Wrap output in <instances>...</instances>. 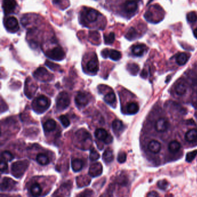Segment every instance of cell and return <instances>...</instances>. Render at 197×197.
Masks as SVG:
<instances>
[{
  "label": "cell",
  "mask_w": 197,
  "mask_h": 197,
  "mask_svg": "<svg viewBox=\"0 0 197 197\" xmlns=\"http://www.w3.org/2000/svg\"><path fill=\"white\" fill-rule=\"evenodd\" d=\"M50 102L48 97L42 95L35 99L33 103L34 110L38 113L45 112L50 107Z\"/></svg>",
  "instance_id": "obj_1"
},
{
  "label": "cell",
  "mask_w": 197,
  "mask_h": 197,
  "mask_svg": "<svg viewBox=\"0 0 197 197\" xmlns=\"http://www.w3.org/2000/svg\"><path fill=\"white\" fill-rule=\"evenodd\" d=\"M29 166L27 160L17 161L13 163L11 166V172L13 176L20 178L22 176Z\"/></svg>",
  "instance_id": "obj_2"
},
{
  "label": "cell",
  "mask_w": 197,
  "mask_h": 197,
  "mask_svg": "<svg viewBox=\"0 0 197 197\" xmlns=\"http://www.w3.org/2000/svg\"><path fill=\"white\" fill-rule=\"evenodd\" d=\"M70 96L66 92L62 91L58 95L56 98V108L58 111H62L70 106Z\"/></svg>",
  "instance_id": "obj_3"
},
{
  "label": "cell",
  "mask_w": 197,
  "mask_h": 197,
  "mask_svg": "<svg viewBox=\"0 0 197 197\" xmlns=\"http://www.w3.org/2000/svg\"><path fill=\"white\" fill-rule=\"evenodd\" d=\"M34 76L38 80L42 82H49L53 79V76L44 67H39L37 69L33 74Z\"/></svg>",
  "instance_id": "obj_4"
},
{
  "label": "cell",
  "mask_w": 197,
  "mask_h": 197,
  "mask_svg": "<svg viewBox=\"0 0 197 197\" xmlns=\"http://www.w3.org/2000/svg\"><path fill=\"white\" fill-rule=\"evenodd\" d=\"M46 55L48 57L56 61H61L66 56L64 51L61 47L54 48L53 49L48 51Z\"/></svg>",
  "instance_id": "obj_5"
},
{
  "label": "cell",
  "mask_w": 197,
  "mask_h": 197,
  "mask_svg": "<svg viewBox=\"0 0 197 197\" xmlns=\"http://www.w3.org/2000/svg\"><path fill=\"white\" fill-rule=\"evenodd\" d=\"M5 28L10 32H16L19 30V22L16 18L13 16L9 17L5 23Z\"/></svg>",
  "instance_id": "obj_6"
},
{
  "label": "cell",
  "mask_w": 197,
  "mask_h": 197,
  "mask_svg": "<svg viewBox=\"0 0 197 197\" xmlns=\"http://www.w3.org/2000/svg\"><path fill=\"white\" fill-rule=\"evenodd\" d=\"M38 87L35 85V84L31 82L30 81V79H27L26 80V82L25 83V93L28 98H32L34 94L35 93Z\"/></svg>",
  "instance_id": "obj_7"
},
{
  "label": "cell",
  "mask_w": 197,
  "mask_h": 197,
  "mask_svg": "<svg viewBox=\"0 0 197 197\" xmlns=\"http://www.w3.org/2000/svg\"><path fill=\"white\" fill-rule=\"evenodd\" d=\"M75 101L78 107H85L89 103L90 99L87 94L83 92H79L75 97Z\"/></svg>",
  "instance_id": "obj_8"
},
{
  "label": "cell",
  "mask_w": 197,
  "mask_h": 197,
  "mask_svg": "<svg viewBox=\"0 0 197 197\" xmlns=\"http://www.w3.org/2000/svg\"><path fill=\"white\" fill-rule=\"evenodd\" d=\"M169 123L168 120L165 118H160L156 121L155 128L156 131L160 132H163L168 130Z\"/></svg>",
  "instance_id": "obj_9"
},
{
  "label": "cell",
  "mask_w": 197,
  "mask_h": 197,
  "mask_svg": "<svg viewBox=\"0 0 197 197\" xmlns=\"http://www.w3.org/2000/svg\"><path fill=\"white\" fill-rule=\"evenodd\" d=\"M17 3L15 0H4L2 7L6 15L13 12L16 7Z\"/></svg>",
  "instance_id": "obj_10"
},
{
  "label": "cell",
  "mask_w": 197,
  "mask_h": 197,
  "mask_svg": "<svg viewBox=\"0 0 197 197\" xmlns=\"http://www.w3.org/2000/svg\"><path fill=\"white\" fill-rule=\"evenodd\" d=\"M103 173V166L100 163H96L91 165L89 168V174L93 177L101 175Z\"/></svg>",
  "instance_id": "obj_11"
},
{
  "label": "cell",
  "mask_w": 197,
  "mask_h": 197,
  "mask_svg": "<svg viewBox=\"0 0 197 197\" xmlns=\"http://www.w3.org/2000/svg\"><path fill=\"white\" fill-rule=\"evenodd\" d=\"M76 136L79 142L86 144L87 142V141H91L90 134L85 130L78 131L76 134Z\"/></svg>",
  "instance_id": "obj_12"
},
{
  "label": "cell",
  "mask_w": 197,
  "mask_h": 197,
  "mask_svg": "<svg viewBox=\"0 0 197 197\" xmlns=\"http://www.w3.org/2000/svg\"><path fill=\"white\" fill-rule=\"evenodd\" d=\"M17 183L12 179L9 177H4L2 181L1 185V191H7L11 190L15 187Z\"/></svg>",
  "instance_id": "obj_13"
},
{
  "label": "cell",
  "mask_w": 197,
  "mask_h": 197,
  "mask_svg": "<svg viewBox=\"0 0 197 197\" xmlns=\"http://www.w3.org/2000/svg\"><path fill=\"white\" fill-rule=\"evenodd\" d=\"M87 69L88 71L92 74L97 73L99 70V64L97 58L95 56L92 58L87 64Z\"/></svg>",
  "instance_id": "obj_14"
},
{
  "label": "cell",
  "mask_w": 197,
  "mask_h": 197,
  "mask_svg": "<svg viewBox=\"0 0 197 197\" xmlns=\"http://www.w3.org/2000/svg\"><path fill=\"white\" fill-rule=\"evenodd\" d=\"M138 9V4L135 0H128L124 4V9L126 12L134 13Z\"/></svg>",
  "instance_id": "obj_15"
},
{
  "label": "cell",
  "mask_w": 197,
  "mask_h": 197,
  "mask_svg": "<svg viewBox=\"0 0 197 197\" xmlns=\"http://www.w3.org/2000/svg\"><path fill=\"white\" fill-rule=\"evenodd\" d=\"M148 148L150 152L156 154L160 152L161 145L158 141L156 140H152L148 144Z\"/></svg>",
  "instance_id": "obj_16"
},
{
  "label": "cell",
  "mask_w": 197,
  "mask_h": 197,
  "mask_svg": "<svg viewBox=\"0 0 197 197\" xmlns=\"http://www.w3.org/2000/svg\"><path fill=\"white\" fill-rule=\"evenodd\" d=\"M94 135L97 139L99 140H103L104 143L105 142L108 137L109 135L108 132L103 128L97 129L95 131Z\"/></svg>",
  "instance_id": "obj_17"
},
{
  "label": "cell",
  "mask_w": 197,
  "mask_h": 197,
  "mask_svg": "<svg viewBox=\"0 0 197 197\" xmlns=\"http://www.w3.org/2000/svg\"><path fill=\"white\" fill-rule=\"evenodd\" d=\"M146 46L144 44H139L134 46L132 48V52L136 56H142L146 49Z\"/></svg>",
  "instance_id": "obj_18"
},
{
  "label": "cell",
  "mask_w": 197,
  "mask_h": 197,
  "mask_svg": "<svg viewBox=\"0 0 197 197\" xmlns=\"http://www.w3.org/2000/svg\"><path fill=\"white\" fill-rule=\"evenodd\" d=\"M99 13L98 11L95 9H89L87 11L86 14V17L87 21L89 22H94L97 20L98 16Z\"/></svg>",
  "instance_id": "obj_19"
},
{
  "label": "cell",
  "mask_w": 197,
  "mask_h": 197,
  "mask_svg": "<svg viewBox=\"0 0 197 197\" xmlns=\"http://www.w3.org/2000/svg\"><path fill=\"white\" fill-rule=\"evenodd\" d=\"M185 140L189 142H192L197 140V129H191L186 132Z\"/></svg>",
  "instance_id": "obj_20"
},
{
  "label": "cell",
  "mask_w": 197,
  "mask_h": 197,
  "mask_svg": "<svg viewBox=\"0 0 197 197\" xmlns=\"http://www.w3.org/2000/svg\"><path fill=\"white\" fill-rule=\"evenodd\" d=\"M56 127V122L53 119L47 120L43 125L44 131L46 132H51L55 130Z\"/></svg>",
  "instance_id": "obj_21"
},
{
  "label": "cell",
  "mask_w": 197,
  "mask_h": 197,
  "mask_svg": "<svg viewBox=\"0 0 197 197\" xmlns=\"http://www.w3.org/2000/svg\"><path fill=\"white\" fill-rule=\"evenodd\" d=\"M71 167L74 172L80 171L83 167V163L82 160L79 158H75L71 161Z\"/></svg>",
  "instance_id": "obj_22"
},
{
  "label": "cell",
  "mask_w": 197,
  "mask_h": 197,
  "mask_svg": "<svg viewBox=\"0 0 197 197\" xmlns=\"http://www.w3.org/2000/svg\"><path fill=\"white\" fill-rule=\"evenodd\" d=\"M103 161L106 163H110L112 162L114 159L113 151L110 149H107L103 154Z\"/></svg>",
  "instance_id": "obj_23"
},
{
  "label": "cell",
  "mask_w": 197,
  "mask_h": 197,
  "mask_svg": "<svg viewBox=\"0 0 197 197\" xmlns=\"http://www.w3.org/2000/svg\"><path fill=\"white\" fill-rule=\"evenodd\" d=\"M126 109L128 114L134 115L138 113L140 109V107L138 106V103H128L126 107Z\"/></svg>",
  "instance_id": "obj_24"
},
{
  "label": "cell",
  "mask_w": 197,
  "mask_h": 197,
  "mask_svg": "<svg viewBox=\"0 0 197 197\" xmlns=\"http://www.w3.org/2000/svg\"><path fill=\"white\" fill-rule=\"evenodd\" d=\"M189 55L186 53H181L178 54L176 57V61L178 65L183 66L189 60Z\"/></svg>",
  "instance_id": "obj_25"
},
{
  "label": "cell",
  "mask_w": 197,
  "mask_h": 197,
  "mask_svg": "<svg viewBox=\"0 0 197 197\" xmlns=\"http://www.w3.org/2000/svg\"><path fill=\"white\" fill-rule=\"evenodd\" d=\"M175 91L176 94L180 96L183 95L187 92V86L183 82L178 83L175 87Z\"/></svg>",
  "instance_id": "obj_26"
},
{
  "label": "cell",
  "mask_w": 197,
  "mask_h": 197,
  "mask_svg": "<svg viewBox=\"0 0 197 197\" xmlns=\"http://www.w3.org/2000/svg\"><path fill=\"white\" fill-rule=\"evenodd\" d=\"M37 163L41 165H46L49 163L50 161L48 157L44 153H39L36 158Z\"/></svg>",
  "instance_id": "obj_27"
},
{
  "label": "cell",
  "mask_w": 197,
  "mask_h": 197,
  "mask_svg": "<svg viewBox=\"0 0 197 197\" xmlns=\"http://www.w3.org/2000/svg\"><path fill=\"white\" fill-rule=\"evenodd\" d=\"M181 148V144L177 140L171 141L168 145V149L170 152L175 153L178 152Z\"/></svg>",
  "instance_id": "obj_28"
},
{
  "label": "cell",
  "mask_w": 197,
  "mask_h": 197,
  "mask_svg": "<svg viewBox=\"0 0 197 197\" xmlns=\"http://www.w3.org/2000/svg\"><path fill=\"white\" fill-rule=\"evenodd\" d=\"M30 192L33 196H39L42 193V189L41 186L38 183L33 184L30 188Z\"/></svg>",
  "instance_id": "obj_29"
},
{
  "label": "cell",
  "mask_w": 197,
  "mask_h": 197,
  "mask_svg": "<svg viewBox=\"0 0 197 197\" xmlns=\"http://www.w3.org/2000/svg\"><path fill=\"white\" fill-rule=\"evenodd\" d=\"M112 129L115 133L121 131L124 127L123 122L117 119L115 120L112 122Z\"/></svg>",
  "instance_id": "obj_30"
},
{
  "label": "cell",
  "mask_w": 197,
  "mask_h": 197,
  "mask_svg": "<svg viewBox=\"0 0 197 197\" xmlns=\"http://www.w3.org/2000/svg\"><path fill=\"white\" fill-rule=\"evenodd\" d=\"M103 99H104V101L108 104L112 105L115 103L116 98L115 93L111 91V92L108 93V94L104 96Z\"/></svg>",
  "instance_id": "obj_31"
},
{
  "label": "cell",
  "mask_w": 197,
  "mask_h": 197,
  "mask_svg": "<svg viewBox=\"0 0 197 197\" xmlns=\"http://www.w3.org/2000/svg\"><path fill=\"white\" fill-rule=\"evenodd\" d=\"M109 56L112 60L118 61L121 58V53L116 50L112 49L109 50Z\"/></svg>",
  "instance_id": "obj_32"
},
{
  "label": "cell",
  "mask_w": 197,
  "mask_h": 197,
  "mask_svg": "<svg viewBox=\"0 0 197 197\" xmlns=\"http://www.w3.org/2000/svg\"><path fill=\"white\" fill-rule=\"evenodd\" d=\"M127 70L130 74L133 75H136L140 71V67L135 63L128 64L127 65Z\"/></svg>",
  "instance_id": "obj_33"
},
{
  "label": "cell",
  "mask_w": 197,
  "mask_h": 197,
  "mask_svg": "<svg viewBox=\"0 0 197 197\" xmlns=\"http://www.w3.org/2000/svg\"><path fill=\"white\" fill-rule=\"evenodd\" d=\"M136 37H137L136 30L133 27L129 29V30L128 31L126 35V38H127L128 40H130V41L135 39Z\"/></svg>",
  "instance_id": "obj_34"
},
{
  "label": "cell",
  "mask_w": 197,
  "mask_h": 197,
  "mask_svg": "<svg viewBox=\"0 0 197 197\" xmlns=\"http://www.w3.org/2000/svg\"><path fill=\"white\" fill-rule=\"evenodd\" d=\"M115 40V35L113 33H109L108 35H104V41L106 44L110 45L113 43Z\"/></svg>",
  "instance_id": "obj_35"
},
{
  "label": "cell",
  "mask_w": 197,
  "mask_h": 197,
  "mask_svg": "<svg viewBox=\"0 0 197 197\" xmlns=\"http://www.w3.org/2000/svg\"><path fill=\"white\" fill-rule=\"evenodd\" d=\"M13 158H14V157L11 152H8V151H4L2 153L1 158L4 159V160L7 161V162L12 160Z\"/></svg>",
  "instance_id": "obj_36"
},
{
  "label": "cell",
  "mask_w": 197,
  "mask_h": 197,
  "mask_svg": "<svg viewBox=\"0 0 197 197\" xmlns=\"http://www.w3.org/2000/svg\"><path fill=\"white\" fill-rule=\"evenodd\" d=\"M99 158L100 155L98 152L95 150L94 149L91 150L89 156V158L91 161L98 160Z\"/></svg>",
  "instance_id": "obj_37"
},
{
  "label": "cell",
  "mask_w": 197,
  "mask_h": 197,
  "mask_svg": "<svg viewBox=\"0 0 197 197\" xmlns=\"http://www.w3.org/2000/svg\"><path fill=\"white\" fill-rule=\"evenodd\" d=\"M197 155V150H194L193 152H189L186 156V161L189 163L193 161Z\"/></svg>",
  "instance_id": "obj_38"
},
{
  "label": "cell",
  "mask_w": 197,
  "mask_h": 197,
  "mask_svg": "<svg viewBox=\"0 0 197 197\" xmlns=\"http://www.w3.org/2000/svg\"><path fill=\"white\" fill-rule=\"evenodd\" d=\"M59 119H60V121H61L62 125L64 127H68L70 126V120H69V119H68V117H67L66 116L62 115V116H61L60 117Z\"/></svg>",
  "instance_id": "obj_39"
},
{
  "label": "cell",
  "mask_w": 197,
  "mask_h": 197,
  "mask_svg": "<svg viewBox=\"0 0 197 197\" xmlns=\"http://www.w3.org/2000/svg\"><path fill=\"white\" fill-rule=\"evenodd\" d=\"M187 19L189 22L190 23H194L195 21H196L197 20V14L194 12H189L187 15Z\"/></svg>",
  "instance_id": "obj_40"
},
{
  "label": "cell",
  "mask_w": 197,
  "mask_h": 197,
  "mask_svg": "<svg viewBox=\"0 0 197 197\" xmlns=\"http://www.w3.org/2000/svg\"><path fill=\"white\" fill-rule=\"evenodd\" d=\"M127 159V154L125 152H120L117 156V161L119 163H124Z\"/></svg>",
  "instance_id": "obj_41"
},
{
  "label": "cell",
  "mask_w": 197,
  "mask_h": 197,
  "mask_svg": "<svg viewBox=\"0 0 197 197\" xmlns=\"http://www.w3.org/2000/svg\"><path fill=\"white\" fill-rule=\"evenodd\" d=\"M158 187L161 189V190H166L168 186V183L166 180H161V181H158V183H157Z\"/></svg>",
  "instance_id": "obj_42"
},
{
  "label": "cell",
  "mask_w": 197,
  "mask_h": 197,
  "mask_svg": "<svg viewBox=\"0 0 197 197\" xmlns=\"http://www.w3.org/2000/svg\"><path fill=\"white\" fill-rule=\"evenodd\" d=\"M45 64L53 71H58V70H60V66H58V65L55 64L53 62H49L47 60Z\"/></svg>",
  "instance_id": "obj_43"
},
{
  "label": "cell",
  "mask_w": 197,
  "mask_h": 197,
  "mask_svg": "<svg viewBox=\"0 0 197 197\" xmlns=\"http://www.w3.org/2000/svg\"><path fill=\"white\" fill-rule=\"evenodd\" d=\"M7 169H8L7 161L4 160L2 158H1V172H4L5 171L7 170Z\"/></svg>",
  "instance_id": "obj_44"
},
{
  "label": "cell",
  "mask_w": 197,
  "mask_h": 197,
  "mask_svg": "<svg viewBox=\"0 0 197 197\" xmlns=\"http://www.w3.org/2000/svg\"><path fill=\"white\" fill-rule=\"evenodd\" d=\"M101 54H102L103 57L107 58L109 55V50L108 49L103 50L102 52H101Z\"/></svg>",
  "instance_id": "obj_45"
},
{
  "label": "cell",
  "mask_w": 197,
  "mask_h": 197,
  "mask_svg": "<svg viewBox=\"0 0 197 197\" xmlns=\"http://www.w3.org/2000/svg\"><path fill=\"white\" fill-rule=\"evenodd\" d=\"M158 196H159L158 194L154 191H152L147 194V197H158Z\"/></svg>",
  "instance_id": "obj_46"
},
{
  "label": "cell",
  "mask_w": 197,
  "mask_h": 197,
  "mask_svg": "<svg viewBox=\"0 0 197 197\" xmlns=\"http://www.w3.org/2000/svg\"><path fill=\"white\" fill-rule=\"evenodd\" d=\"M113 137L112 136L109 134V136L108 137V138H107V140H106V141H105V144H111L112 142V141H113Z\"/></svg>",
  "instance_id": "obj_47"
},
{
  "label": "cell",
  "mask_w": 197,
  "mask_h": 197,
  "mask_svg": "<svg viewBox=\"0 0 197 197\" xmlns=\"http://www.w3.org/2000/svg\"><path fill=\"white\" fill-rule=\"evenodd\" d=\"M140 76H141L142 78H146L147 77V76H148V73H147V72H146L145 70H144L142 71L141 74H140Z\"/></svg>",
  "instance_id": "obj_48"
},
{
  "label": "cell",
  "mask_w": 197,
  "mask_h": 197,
  "mask_svg": "<svg viewBox=\"0 0 197 197\" xmlns=\"http://www.w3.org/2000/svg\"><path fill=\"white\" fill-rule=\"evenodd\" d=\"M193 33H194V37H195V38H196L197 39V28L194 30V32H193Z\"/></svg>",
  "instance_id": "obj_49"
}]
</instances>
